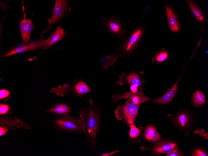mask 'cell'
<instances>
[{
	"label": "cell",
	"mask_w": 208,
	"mask_h": 156,
	"mask_svg": "<svg viewBox=\"0 0 208 156\" xmlns=\"http://www.w3.org/2000/svg\"><path fill=\"white\" fill-rule=\"evenodd\" d=\"M180 77L171 88L165 94L158 98L155 99L150 98L149 101L161 104H165L171 102L172 101L173 97L176 94L177 91V84Z\"/></svg>",
	"instance_id": "9a60e30c"
},
{
	"label": "cell",
	"mask_w": 208,
	"mask_h": 156,
	"mask_svg": "<svg viewBox=\"0 0 208 156\" xmlns=\"http://www.w3.org/2000/svg\"><path fill=\"white\" fill-rule=\"evenodd\" d=\"M119 77V80L116 82V84H119L121 86L125 83L135 86L138 87L140 92H143L142 87L144 83L137 73L134 72L128 73H122Z\"/></svg>",
	"instance_id": "30bf717a"
},
{
	"label": "cell",
	"mask_w": 208,
	"mask_h": 156,
	"mask_svg": "<svg viewBox=\"0 0 208 156\" xmlns=\"http://www.w3.org/2000/svg\"><path fill=\"white\" fill-rule=\"evenodd\" d=\"M144 137L146 140L149 142L157 141L161 138L155 128L151 125H149L146 127L144 132Z\"/></svg>",
	"instance_id": "ac0fdd59"
},
{
	"label": "cell",
	"mask_w": 208,
	"mask_h": 156,
	"mask_svg": "<svg viewBox=\"0 0 208 156\" xmlns=\"http://www.w3.org/2000/svg\"><path fill=\"white\" fill-rule=\"evenodd\" d=\"M102 28L109 32L113 37L120 38L125 33V26L116 15L102 17Z\"/></svg>",
	"instance_id": "52a82bcc"
},
{
	"label": "cell",
	"mask_w": 208,
	"mask_h": 156,
	"mask_svg": "<svg viewBox=\"0 0 208 156\" xmlns=\"http://www.w3.org/2000/svg\"><path fill=\"white\" fill-rule=\"evenodd\" d=\"M192 99L194 105L196 106H201L205 102V97L203 92L200 90H196L193 94Z\"/></svg>",
	"instance_id": "44dd1931"
},
{
	"label": "cell",
	"mask_w": 208,
	"mask_h": 156,
	"mask_svg": "<svg viewBox=\"0 0 208 156\" xmlns=\"http://www.w3.org/2000/svg\"><path fill=\"white\" fill-rule=\"evenodd\" d=\"M164 9L168 26L171 31L174 32H179L180 30V25L175 11L169 4L166 5L164 6Z\"/></svg>",
	"instance_id": "7c38bea8"
},
{
	"label": "cell",
	"mask_w": 208,
	"mask_h": 156,
	"mask_svg": "<svg viewBox=\"0 0 208 156\" xmlns=\"http://www.w3.org/2000/svg\"><path fill=\"white\" fill-rule=\"evenodd\" d=\"M10 107L7 104H1L0 105V115L7 114L9 111Z\"/></svg>",
	"instance_id": "d4e9b609"
},
{
	"label": "cell",
	"mask_w": 208,
	"mask_h": 156,
	"mask_svg": "<svg viewBox=\"0 0 208 156\" xmlns=\"http://www.w3.org/2000/svg\"><path fill=\"white\" fill-rule=\"evenodd\" d=\"M130 99L134 103L140 105L142 103L147 101H149L150 98L145 96L143 92H128L124 93L122 95L116 93L112 95L111 101L115 103H117L121 99Z\"/></svg>",
	"instance_id": "8fae6325"
},
{
	"label": "cell",
	"mask_w": 208,
	"mask_h": 156,
	"mask_svg": "<svg viewBox=\"0 0 208 156\" xmlns=\"http://www.w3.org/2000/svg\"><path fill=\"white\" fill-rule=\"evenodd\" d=\"M189 118L186 113L181 112L178 113L175 120L176 123L182 127H184L188 125Z\"/></svg>",
	"instance_id": "7402d4cb"
},
{
	"label": "cell",
	"mask_w": 208,
	"mask_h": 156,
	"mask_svg": "<svg viewBox=\"0 0 208 156\" xmlns=\"http://www.w3.org/2000/svg\"><path fill=\"white\" fill-rule=\"evenodd\" d=\"M191 12L194 17L198 21L203 22L204 20L203 13L201 9L192 0H187Z\"/></svg>",
	"instance_id": "d6986e66"
},
{
	"label": "cell",
	"mask_w": 208,
	"mask_h": 156,
	"mask_svg": "<svg viewBox=\"0 0 208 156\" xmlns=\"http://www.w3.org/2000/svg\"><path fill=\"white\" fill-rule=\"evenodd\" d=\"M140 105L127 99L124 105L116 108L114 111L115 116L118 120L123 121L130 127L134 125Z\"/></svg>",
	"instance_id": "5b68a950"
},
{
	"label": "cell",
	"mask_w": 208,
	"mask_h": 156,
	"mask_svg": "<svg viewBox=\"0 0 208 156\" xmlns=\"http://www.w3.org/2000/svg\"><path fill=\"white\" fill-rule=\"evenodd\" d=\"M130 128V131L129 135V139L133 142L137 141V139L140 135L141 130L136 127L135 125H131Z\"/></svg>",
	"instance_id": "603a6c76"
},
{
	"label": "cell",
	"mask_w": 208,
	"mask_h": 156,
	"mask_svg": "<svg viewBox=\"0 0 208 156\" xmlns=\"http://www.w3.org/2000/svg\"><path fill=\"white\" fill-rule=\"evenodd\" d=\"M66 33L64 29L59 25L56 29L45 40L43 51L50 48L59 41L62 40Z\"/></svg>",
	"instance_id": "5bb4252c"
},
{
	"label": "cell",
	"mask_w": 208,
	"mask_h": 156,
	"mask_svg": "<svg viewBox=\"0 0 208 156\" xmlns=\"http://www.w3.org/2000/svg\"><path fill=\"white\" fill-rule=\"evenodd\" d=\"M192 156H208V154L204 151L200 149H195L192 152Z\"/></svg>",
	"instance_id": "cb8c5ba5"
},
{
	"label": "cell",
	"mask_w": 208,
	"mask_h": 156,
	"mask_svg": "<svg viewBox=\"0 0 208 156\" xmlns=\"http://www.w3.org/2000/svg\"><path fill=\"white\" fill-rule=\"evenodd\" d=\"M177 148L178 146L177 144L174 142L167 140H160L151 147V153L153 154H167L170 151Z\"/></svg>",
	"instance_id": "4fadbf2b"
},
{
	"label": "cell",
	"mask_w": 208,
	"mask_h": 156,
	"mask_svg": "<svg viewBox=\"0 0 208 156\" xmlns=\"http://www.w3.org/2000/svg\"><path fill=\"white\" fill-rule=\"evenodd\" d=\"M22 7L23 9V20H19V28L21 35L22 43L26 44L30 43L31 34L34 28L31 19L26 18V13L25 12V8L23 5V2Z\"/></svg>",
	"instance_id": "9c48e42d"
},
{
	"label": "cell",
	"mask_w": 208,
	"mask_h": 156,
	"mask_svg": "<svg viewBox=\"0 0 208 156\" xmlns=\"http://www.w3.org/2000/svg\"><path fill=\"white\" fill-rule=\"evenodd\" d=\"M91 90V88L83 80L78 78L72 84L65 83L56 87H52L50 92L62 97L69 94L81 97L88 93Z\"/></svg>",
	"instance_id": "3957f363"
},
{
	"label": "cell",
	"mask_w": 208,
	"mask_h": 156,
	"mask_svg": "<svg viewBox=\"0 0 208 156\" xmlns=\"http://www.w3.org/2000/svg\"><path fill=\"white\" fill-rule=\"evenodd\" d=\"M8 130L5 128H3V127H0V136L3 135H4Z\"/></svg>",
	"instance_id": "f1b7e54d"
},
{
	"label": "cell",
	"mask_w": 208,
	"mask_h": 156,
	"mask_svg": "<svg viewBox=\"0 0 208 156\" xmlns=\"http://www.w3.org/2000/svg\"><path fill=\"white\" fill-rule=\"evenodd\" d=\"M70 1L67 0H56L52 9V16L49 20L48 24L46 28L43 30L40 35V38H43L44 35L54 26L60 23L68 16L71 11L69 5Z\"/></svg>",
	"instance_id": "277c9868"
},
{
	"label": "cell",
	"mask_w": 208,
	"mask_h": 156,
	"mask_svg": "<svg viewBox=\"0 0 208 156\" xmlns=\"http://www.w3.org/2000/svg\"><path fill=\"white\" fill-rule=\"evenodd\" d=\"M144 32V28L139 27L122 41L119 42L114 53L107 56L106 60L102 67L106 70L109 67L112 68L118 59L129 57L139 43Z\"/></svg>",
	"instance_id": "7a4b0ae2"
},
{
	"label": "cell",
	"mask_w": 208,
	"mask_h": 156,
	"mask_svg": "<svg viewBox=\"0 0 208 156\" xmlns=\"http://www.w3.org/2000/svg\"><path fill=\"white\" fill-rule=\"evenodd\" d=\"M119 152V151L117 149L116 150L112 151L109 153H106L103 154H102V156H109L113 155L114 154L118 153Z\"/></svg>",
	"instance_id": "f546056e"
},
{
	"label": "cell",
	"mask_w": 208,
	"mask_h": 156,
	"mask_svg": "<svg viewBox=\"0 0 208 156\" xmlns=\"http://www.w3.org/2000/svg\"><path fill=\"white\" fill-rule=\"evenodd\" d=\"M10 94V92L7 90L2 89L0 91V99H2L8 97Z\"/></svg>",
	"instance_id": "83f0119b"
},
{
	"label": "cell",
	"mask_w": 208,
	"mask_h": 156,
	"mask_svg": "<svg viewBox=\"0 0 208 156\" xmlns=\"http://www.w3.org/2000/svg\"><path fill=\"white\" fill-rule=\"evenodd\" d=\"M169 54L168 52L165 49H163L156 54L153 58L152 62L157 64L163 62L168 59Z\"/></svg>",
	"instance_id": "ffe728a7"
},
{
	"label": "cell",
	"mask_w": 208,
	"mask_h": 156,
	"mask_svg": "<svg viewBox=\"0 0 208 156\" xmlns=\"http://www.w3.org/2000/svg\"><path fill=\"white\" fill-rule=\"evenodd\" d=\"M50 113L63 116L69 115L71 111V109L67 104L64 103L56 104L46 110Z\"/></svg>",
	"instance_id": "e0dca14e"
},
{
	"label": "cell",
	"mask_w": 208,
	"mask_h": 156,
	"mask_svg": "<svg viewBox=\"0 0 208 156\" xmlns=\"http://www.w3.org/2000/svg\"><path fill=\"white\" fill-rule=\"evenodd\" d=\"M53 122L59 129L67 132L85 133L84 126L80 119L69 115L57 118Z\"/></svg>",
	"instance_id": "8992f818"
},
{
	"label": "cell",
	"mask_w": 208,
	"mask_h": 156,
	"mask_svg": "<svg viewBox=\"0 0 208 156\" xmlns=\"http://www.w3.org/2000/svg\"><path fill=\"white\" fill-rule=\"evenodd\" d=\"M167 156H183V154L178 150V149H177L173 150L167 154Z\"/></svg>",
	"instance_id": "4316f807"
},
{
	"label": "cell",
	"mask_w": 208,
	"mask_h": 156,
	"mask_svg": "<svg viewBox=\"0 0 208 156\" xmlns=\"http://www.w3.org/2000/svg\"><path fill=\"white\" fill-rule=\"evenodd\" d=\"M45 40L43 38H40L35 41L28 44L21 43L15 45L10 48L1 56L2 58L19 53H23L26 52L43 48L44 46Z\"/></svg>",
	"instance_id": "ba28073f"
},
{
	"label": "cell",
	"mask_w": 208,
	"mask_h": 156,
	"mask_svg": "<svg viewBox=\"0 0 208 156\" xmlns=\"http://www.w3.org/2000/svg\"><path fill=\"white\" fill-rule=\"evenodd\" d=\"M79 113L80 119L85 128L86 139L94 151L101 122V109L94 104L90 98L88 105L81 109Z\"/></svg>",
	"instance_id": "6da1fadb"
},
{
	"label": "cell",
	"mask_w": 208,
	"mask_h": 156,
	"mask_svg": "<svg viewBox=\"0 0 208 156\" xmlns=\"http://www.w3.org/2000/svg\"><path fill=\"white\" fill-rule=\"evenodd\" d=\"M4 118L1 117L0 120L7 122V123H0L1 126L7 127L10 129H17L19 128L24 127L26 129H30V127L27 124H24L22 121L17 118L12 119L11 118L7 117Z\"/></svg>",
	"instance_id": "2e32d148"
},
{
	"label": "cell",
	"mask_w": 208,
	"mask_h": 156,
	"mask_svg": "<svg viewBox=\"0 0 208 156\" xmlns=\"http://www.w3.org/2000/svg\"><path fill=\"white\" fill-rule=\"evenodd\" d=\"M193 133L196 134H199L201 137L206 139H208V133H206L203 129L200 130L197 129L196 130L193 131Z\"/></svg>",
	"instance_id": "484cf974"
}]
</instances>
